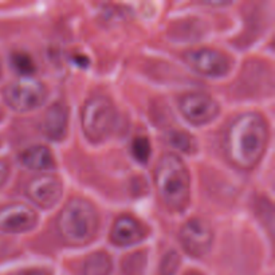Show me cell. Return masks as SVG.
<instances>
[{
	"instance_id": "obj_1",
	"label": "cell",
	"mask_w": 275,
	"mask_h": 275,
	"mask_svg": "<svg viewBox=\"0 0 275 275\" xmlns=\"http://www.w3.org/2000/svg\"><path fill=\"white\" fill-rule=\"evenodd\" d=\"M268 142V127L258 113H243L230 122L224 134L226 156L236 168L251 170L263 157Z\"/></svg>"
},
{
	"instance_id": "obj_2",
	"label": "cell",
	"mask_w": 275,
	"mask_h": 275,
	"mask_svg": "<svg viewBox=\"0 0 275 275\" xmlns=\"http://www.w3.org/2000/svg\"><path fill=\"white\" fill-rule=\"evenodd\" d=\"M156 188L164 204L172 211H183L191 199V178L183 160L174 153L160 159L155 172Z\"/></svg>"
},
{
	"instance_id": "obj_3",
	"label": "cell",
	"mask_w": 275,
	"mask_h": 275,
	"mask_svg": "<svg viewBox=\"0 0 275 275\" xmlns=\"http://www.w3.org/2000/svg\"><path fill=\"white\" fill-rule=\"evenodd\" d=\"M99 226L95 207L81 197L67 202L57 219V228L61 238L74 247L85 246L94 239Z\"/></svg>"
},
{
	"instance_id": "obj_4",
	"label": "cell",
	"mask_w": 275,
	"mask_h": 275,
	"mask_svg": "<svg viewBox=\"0 0 275 275\" xmlns=\"http://www.w3.org/2000/svg\"><path fill=\"white\" fill-rule=\"evenodd\" d=\"M117 122V110L106 97H93L82 108L81 123L86 138L91 142H102L113 133Z\"/></svg>"
},
{
	"instance_id": "obj_5",
	"label": "cell",
	"mask_w": 275,
	"mask_h": 275,
	"mask_svg": "<svg viewBox=\"0 0 275 275\" xmlns=\"http://www.w3.org/2000/svg\"><path fill=\"white\" fill-rule=\"evenodd\" d=\"M47 97V90L40 81L23 77L3 89L6 104L18 112H29L39 108Z\"/></svg>"
},
{
	"instance_id": "obj_6",
	"label": "cell",
	"mask_w": 275,
	"mask_h": 275,
	"mask_svg": "<svg viewBox=\"0 0 275 275\" xmlns=\"http://www.w3.org/2000/svg\"><path fill=\"white\" fill-rule=\"evenodd\" d=\"M180 243L189 255L204 257L210 253L214 243V231L204 219H191L180 230Z\"/></svg>"
},
{
	"instance_id": "obj_7",
	"label": "cell",
	"mask_w": 275,
	"mask_h": 275,
	"mask_svg": "<svg viewBox=\"0 0 275 275\" xmlns=\"http://www.w3.org/2000/svg\"><path fill=\"white\" fill-rule=\"evenodd\" d=\"M179 108L181 114L193 125H206L214 121L220 113L219 104L204 93L184 94L179 99Z\"/></svg>"
},
{
	"instance_id": "obj_8",
	"label": "cell",
	"mask_w": 275,
	"mask_h": 275,
	"mask_svg": "<svg viewBox=\"0 0 275 275\" xmlns=\"http://www.w3.org/2000/svg\"><path fill=\"white\" fill-rule=\"evenodd\" d=\"M192 69L206 77H223L231 69V61L224 53L214 48H197L185 54Z\"/></svg>"
},
{
	"instance_id": "obj_9",
	"label": "cell",
	"mask_w": 275,
	"mask_h": 275,
	"mask_svg": "<svg viewBox=\"0 0 275 275\" xmlns=\"http://www.w3.org/2000/svg\"><path fill=\"white\" fill-rule=\"evenodd\" d=\"M27 196L42 208H51L58 203L63 192V184L55 174L43 173L34 178L27 184Z\"/></svg>"
},
{
	"instance_id": "obj_10",
	"label": "cell",
	"mask_w": 275,
	"mask_h": 275,
	"mask_svg": "<svg viewBox=\"0 0 275 275\" xmlns=\"http://www.w3.org/2000/svg\"><path fill=\"white\" fill-rule=\"evenodd\" d=\"M38 223L35 211L24 204H10L0 210V230L11 234L31 231Z\"/></svg>"
},
{
	"instance_id": "obj_11",
	"label": "cell",
	"mask_w": 275,
	"mask_h": 275,
	"mask_svg": "<svg viewBox=\"0 0 275 275\" xmlns=\"http://www.w3.org/2000/svg\"><path fill=\"white\" fill-rule=\"evenodd\" d=\"M146 230L144 224L129 215L117 217L110 231V239L116 246L125 247L140 243L145 239Z\"/></svg>"
},
{
	"instance_id": "obj_12",
	"label": "cell",
	"mask_w": 275,
	"mask_h": 275,
	"mask_svg": "<svg viewBox=\"0 0 275 275\" xmlns=\"http://www.w3.org/2000/svg\"><path fill=\"white\" fill-rule=\"evenodd\" d=\"M67 125H69V110L67 106L57 102L47 109L44 113L43 122V133L53 141H61L63 140L67 133Z\"/></svg>"
},
{
	"instance_id": "obj_13",
	"label": "cell",
	"mask_w": 275,
	"mask_h": 275,
	"mask_svg": "<svg viewBox=\"0 0 275 275\" xmlns=\"http://www.w3.org/2000/svg\"><path fill=\"white\" fill-rule=\"evenodd\" d=\"M20 163L31 170H50L55 167L54 156L44 145H34L20 155Z\"/></svg>"
},
{
	"instance_id": "obj_14",
	"label": "cell",
	"mask_w": 275,
	"mask_h": 275,
	"mask_svg": "<svg viewBox=\"0 0 275 275\" xmlns=\"http://www.w3.org/2000/svg\"><path fill=\"white\" fill-rule=\"evenodd\" d=\"M112 258L102 251L91 254L86 258L82 266V275H110L112 272Z\"/></svg>"
},
{
	"instance_id": "obj_15",
	"label": "cell",
	"mask_w": 275,
	"mask_h": 275,
	"mask_svg": "<svg viewBox=\"0 0 275 275\" xmlns=\"http://www.w3.org/2000/svg\"><path fill=\"white\" fill-rule=\"evenodd\" d=\"M146 254L144 251H137L131 255H128L122 261V272L123 275H142L146 267Z\"/></svg>"
},
{
	"instance_id": "obj_16",
	"label": "cell",
	"mask_w": 275,
	"mask_h": 275,
	"mask_svg": "<svg viewBox=\"0 0 275 275\" xmlns=\"http://www.w3.org/2000/svg\"><path fill=\"white\" fill-rule=\"evenodd\" d=\"M168 141L172 146L181 151V152L191 153L195 152L196 141L191 134L181 131H172L168 133Z\"/></svg>"
},
{
	"instance_id": "obj_17",
	"label": "cell",
	"mask_w": 275,
	"mask_h": 275,
	"mask_svg": "<svg viewBox=\"0 0 275 275\" xmlns=\"http://www.w3.org/2000/svg\"><path fill=\"white\" fill-rule=\"evenodd\" d=\"M12 66L18 72H20L22 76L29 77L30 74H33L35 71V62L33 58L26 53H15L11 58Z\"/></svg>"
},
{
	"instance_id": "obj_18",
	"label": "cell",
	"mask_w": 275,
	"mask_h": 275,
	"mask_svg": "<svg viewBox=\"0 0 275 275\" xmlns=\"http://www.w3.org/2000/svg\"><path fill=\"white\" fill-rule=\"evenodd\" d=\"M151 142L146 137H137L132 144V153L140 163H146L151 157Z\"/></svg>"
},
{
	"instance_id": "obj_19",
	"label": "cell",
	"mask_w": 275,
	"mask_h": 275,
	"mask_svg": "<svg viewBox=\"0 0 275 275\" xmlns=\"http://www.w3.org/2000/svg\"><path fill=\"white\" fill-rule=\"evenodd\" d=\"M180 266V257L176 251H169V253L163 258L161 264H160L159 275H174Z\"/></svg>"
},
{
	"instance_id": "obj_20",
	"label": "cell",
	"mask_w": 275,
	"mask_h": 275,
	"mask_svg": "<svg viewBox=\"0 0 275 275\" xmlns=\"http://www.w3.org/2000/svg\"><path fill=\"white\" fill-rule=\"evenodd\" d=\"M8 174H10V169H8V165L4 161H0V188H3V185L6 184V181L8 179Z\"/></svg>"
},
{
	"instance_id": "obj_21",
	"label": "cell",
	"mask_w": 275,
	"mask_h": 275,
	"mask_svg": "<svg viewBox=\"0 0 275 275\" xmlns=\"http://www.w3.org/2000/svg\"><path fill=\"white\" fill-rule=\"evenodd\" d=\"M16 275H50V272L43 268H29V270L19 271Z\"/></svg>"
},
{
	"instance_id": "obj_22",
	"label": "cell",
	"mask_w": 275,
	"mask_h": 275,
	"mask_svg": "<svg viewBox=\"0 0 275 275\" xmlns=\"http://www.w3.org/2000/svg\"><path fill=\"white\" fill-rule=\"evenodd\" d=\"M4 251H6V242L0 238V257L3 255Z\"/></svg>"
},
{
	"instance_id": "obj_23",
	"label": "cell",
	"mask_w": 275,
	"mask_h": 275,
	"mask_svg": "<svg viewBox=\"0 0 275 275\" xmlns=\"http://www.w3.org/2000/svg\"><path fill=\"white\" fill-rule=\"evenodd\" d=\"M2 74H3V62H2V57H0V78H2Z\"/></svg>"
},
{
	"instance_id": "obj_24",
	"label": "cell",
	"mask_w": 275,
	"mask_h": 275,
	"mask_svg": "<svg viewBox=\"0 0 275 275\" xmlns=\"http://www.w3.org/2000/svg\"><path fill=\"white\" fill-rule=\"evenodd\" d=\"M188 275H200V274H197V272H192V274H188Z\"/></svg>"
},
{
	"instance_id": "obj_25",
	"label": "cell",
	"mask_w": 275,
	"mask_h": 275,
	"mask_svg": "<svg viewBox=\"0 0 275 275\" xmlns=\"http://www.w3.org/2000/svg\"><path fill=\"white\" fill-rule=\"evenodd\" d=\"M0 117H2V110H0Z\"/></svg>"
}]
</instances>
